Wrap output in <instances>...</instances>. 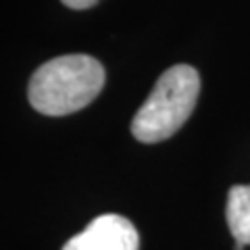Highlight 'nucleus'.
Listing matches in <instances>:
<instances>
[{"label": "nucleus", "mask_w": 250, "mask_h": 250, "mask_svg": "<svg viewBox=\"0 0 250 250\" xmlns=\"http://www.w3.org/2000/svg\"><path fill=\"white\" fill-rule=\"evenodd\" d=\"M104 77L103 62L90 54H65L36 69L27 96L38 113L62 117L96 100Z\"/></svg>", "instance_id": "obj_1"}, {"label": "nucleus", "mask_w": 250, "mask_h": 250, "mask_svg": "<svg viewBox=\"0 0 250 250\" xmlns=\"http://www.w3.org/2000/svg\"><path fill=\"white\" fill-rule=\"evenodd\" d=\"M200 92L198 71L190 65H173L156 80L150 96L138 108L131 134L144 144L163 142L175 134L194 111Z\"/></svg>", "instance_id": "obj_2"}, {"label": "nucleus", "mask_w": 250, "mask_h": 250, "mask_svg": "<svg viewBox=\"0 0 250 250\" xmlns=\"http://www.w3.org/2000/svg\"><path fill=\"white\" fill-rule=\"evenodd\" d=\"M62 250H140V236L127 217L106 213L69 238Z\"/></svg>", "instance_id": "obj_3"}, {"label": "nucleus", "mask_w": 250, "mask_h": 250, "mask_svg": "<svg viewBox=\"0 0 250 250\" xmlns=\"http://www.w3.org/2000/svg\"><path fill=\"white\" fill-rule=\"evenodd\" d=\"M225 217L233 240L250 246V186H233L229 190Z\"/></svg>", "instance_id": "obj_4"}, {"label": "nucleus", "mask_w": 250, "mask_h": 250, "mask_svg": "<svg viewBox=\"0 0 250 250\" xmlns=\"http://www.w3.org/2000/svg\"><path fill=\"white\" fill-rule=\"evenodd\" d=\"M65 6H69V9H77V11H82V9H90V6H94L98 2V0H61Z\"/></svg>", "instance_id": "obj_5"}]
</instances>
